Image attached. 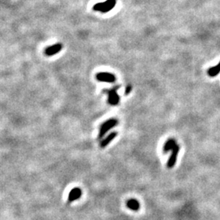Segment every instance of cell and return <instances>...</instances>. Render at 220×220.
<instances>
[{"label": "cell", "instance_id": "6da1fadb", "mask_svg": "<svg viewBox=\"0 0 220 220\" xmlns=\"http://www.w3.org/2000/svg\"><path fill=\"white\" fill-rule=\"evenodd\" d=\"M116 0H106L103 3H97L94 5L93 9L96 12H100L102 13H107L111 11L116 5Z\"/></svg>", "mask_w": 220, "mask_h": 220}, {"label": "cell", "instance_id": "7a4b0ae2", "mask_svg": "<svg viewBox=\"0 0 220 220\" xmlns=\"http://www.w3.org/2000/svg\"><path fill=\"white\" fill-rule=\"evenodd\" d=\"M120 88V86H117L111 89H104V92L108 94V102L111 105H117L120 102V97L117 94V90Z\"/></svg>", "mask_w": 220, "mask_h": 220}, {"label": "cell", "instance_id": "3957f363", "mask_svg": "<svg viewBox=\"0 0 220 220\" xmlns=\"http://www.w3.org/2000/svg\"><path fill=\"white\" fill-rule=\"evenodd\" d=\"M118 124V121L117 119H109V120L104 121L103 124L100 126V132L98 135V139H101L106 135L109 130H111L113 127H115Z\"/></svg>", "mask_w": 220, "mask_h": 220}, {"label": "cell", "instance_id": "277c9868", "mask_svg": "<svg viewBox=\"0 0 220 220\" xmlns=\"http://www.w3.org/2000/svg\"><path fill=\"white\" fill-rule=\"evenodd\" d=\"M179 150H180V147H179V144L174 147V149L171 151V154H170V158L168 159V162H167V164H166V166L167 168L169 169H172L175 164H176V161H177V158H178V155H179Z\"/></svg>", "mask_w": 220, "mask_h": 220}, {"label": "cell", "instance_id": "5b68a950", "mask_svg": "<svg viewBox=\"0 0 220 220\" xmlns=\"http://www.w3.org/2000/svg\"><path fill=\"white\" fill-rule=\"evenodd\" d=\"M96 79L100 82H104V83H113L116 81V77L115 75L112 74L110 73H99L96 74Z\"/></svg>", "mask_w": 220, "mask_h": 220}, {"label": "cell", "instance_id": "8992f818", "mask_svg": "<svg viewBox=\"0 0 220 220\" xmlns=\"http://www.w3.org/2000/svg\"><path fill=\"white\" fill-rule=\"evenodd\" d=\"M62 43H59V42L56 43L54 45H51V46L46 47L45 49V55L47 56H51L56 55L62 50Z\"/></svg>", "mask_w": 220, "mask_h": 220}, {"label": "cell", "instance_id": "52a82bcc", "mask_svg": "<svg viewBox=\"0 0 220 220\" xmlns=\"http://www.w3.org/2000/svg\"><path fill=\"white\" fill-rule=\"evenodd\" d=\"M82 196V190L79 187H75L74 189H72L69 194L68 197V202L71 203L73 201H74L76 200H78Z\"/></svg>", "mask_w": 220, "mask_h": 220}, {"label": "cell", "instance_id": "ba28073f", "mask_svg": "<svg viewBox=\"0 0 220 220\" xmlns=\"http://www.w3.org/2000/svg\"><path fill=\"white\" fill-rule=\"evenodd\" d=\"M117 135V132H112V133H110L108 135H107L106 137L103 139L100 143V147L101 149H104L105 147H107V146L111 143V142L116 138V136Z\"/></svg>", "mask_w": 220, "mask_h": 220}, {"label": "cell", "instance_id": "9c48e42d", "mask_svg": "<svg viewBox=\"0 0 220 220\" xmlns=\"http://www.w3.org/2000/svg\"><path fill=\"white\" fill-rule=\"evenodd\" d=\"M126 206L132 211H138L140 209V203L136 199H129L126 201Z\"/></svg>", "mask_w": 220, "mask_h": 220}, {"label": "cell", "instance_id": "30bf717a", "mask_svg": "<svg viewBox=\"0 0 220 220\" xmlns=\"http://www.w3.org/2000/svg\"><path fill=\"white\" fill-rule=\"evenodd\" d=\"M177 145L176 144V141L174 139H169L165 143V144L163 146V153H168L170 151H172V149H174L175 146Z\"/></svg>", "mask_w": 220, "mask_h": 220}, {"label": "cell", "instance_id": "8fae6325", "mask_svg": "<svg viewBox=\"0 0 220 220\" xmlns=\"http://www.w3.org/2000/svg\"><path fill=\"white\" fill-rule=\"evenodd\" d=\"M207 73L208 75H209L210 77H215L216 75L219 74L220 73V61L217 65L210 68V69H208Z\"/></svg>", "mask_w": 220, "mask_h": 220}, {"label": "cell", "instance_id": "7c38bea8", "mask_svg": "<svg viewBox=\"0 0 220 220\" xmlns=\"http://www.w3.org/2000/svg\"><path fill=\"white\" fill-rule=\"evenodd\" d=\"M131 90H132V86L131 85H127L126 87V91H125V95H129L130 92H131Z\"/></svg>", "mask_w": 220, "mask_h": 220}]
</instances>
